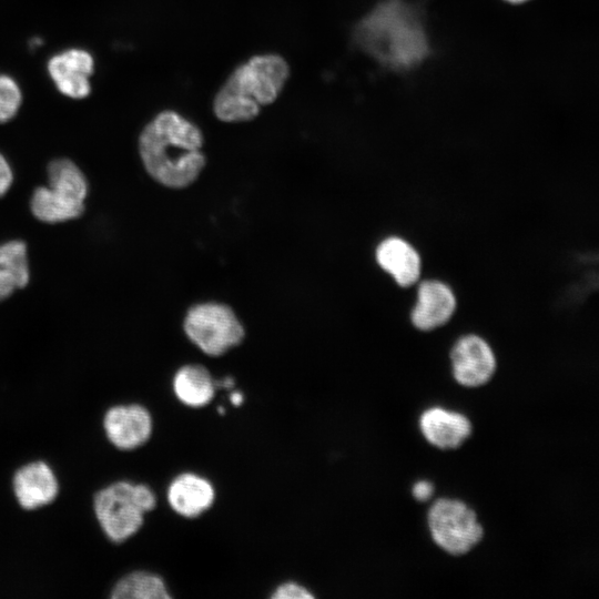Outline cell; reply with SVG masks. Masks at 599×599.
Returning a JSON list of instances; mask_svg holds the SVG:
<instances>
[{
  "mask_svg": "<svg viewBox=\"0 0 599 599\" xmlns=\"http://www.w3.org/2000/svg\"><path fill=\"white\" fill-rule=\"evenodd\" d=\"M12 487L19 505L28 510L49 505L59 493L55 474L41 460L21 466L13 475Z\"/></svg>",
  "mask_w": 599,
  "mask_h": 599,
  "instance_id": "obj_10",
  "label": "cell"
},
{
  "mask_svg": "<svg viewBox=\"0 0 599 599\" xmlns=\"http://www.w3.org/2000/svg\"><path fill=\"white\" fill-rule=\"evenodd\" d=\"M274 599H312L314 595L304 586L288 581L280 585L271 595Z\"/></svg>",
  "mask_w": 599,
  "mask_h": 599,
  "instance_id": "obj_21",
  "label": "cell"
},
{
  "mask_svg": "<svg viewBox=\"0 0 599 599\" xmlns=\"http://www.w3.org/2000/svg\"><path fill=\"white\" fill-rule=\"evenodd\" d=\"M203 133L175 110L158 113L139 138V151L149 174L169 187H185L205 165Z\"/></svg>",
  "mask_w": 599,
  "mask_h": 599,
  "instance_id": "obj_2",
  "label": "cell"
},
{
  "mask_svg": "<svg viewBox=\"0 0 599 599\" xmlns=\"http://www.w3.org/2000/svg\"><path fill=\"white\" fill-rule=\"evenodd\" d=\"M376 260L402 287L410 286L419 278L420 257L417 251L400 237L384 240L376 250Z\"/></svg>",
  "mask_w": 599,
  "mask_h": 599,
  "instance_id": "obj_14",
  "label": "cell"
},
{
  "mask_svg": "<svg viewBox=\"0 0 599 599\" xmlns=\"http://www.w3.org/2000/svg\"><path fill=\"white\" fill-rule=\"evenodd\" d=\"M353 44L392 72H409L433 54L422 1L382 0L352 28Z\"/></svg>",
  "mask_w": 599,
  "mask_h": 599,
  "instance_id": "obj_1",
  "label": "cell"
},
{
  "mask_svg": "<svg viewBox=\"0 0 599 599\" xmlns=\"http://www.w3.org/2000/svg\"><path fill=\"white\" fill-rule=\"evenodd\" d=\"M12 179V170L8 161L0 153V196H2L9 190Z\"/></svg>",
  "mask_w": 599,
  "mask_h": 599,
  "instance_id": "obj_23",
  "label": "cell"
},
{
  "mask_svg": "<svg viewBox=\"0 0 599 599\" xmlns=\"http://www.w3.org/2000/svg\"><path fill=\"white\" fill-rule=\"evenodd\" d=\"M93 69L94 60L83 49H69L53 55L48 62V71L57 89L72 99H83L90 94L89 78Z\"/></svg>",
  "mask_w": 599,
  "mask_h": 599,
  "instance_id": "obj_9",
  "label": "cell"
},
{
  "mask_svg": "<svg viewBox=\"0 0 599 599\" xmlns=\"http://www.w3.org/2000/svg\"><path fill=\"white\" fill-rule=\"evenodd\" d=\"M215 490L204 477L192 473L176 476L167 488L171 508L186 518H195L213 504Z\"/></svg>",
  "mask_w": 599,
  "mask_h": 599,
  "instance_id": "obj_13",
  "label": "cell"
},
{
  "mask_svg": "<svg viewBox=\"0 0 599 599\" xmlns=\"http://www.w3.org/2000/svg\"><path fill=\"white\" fill-rule=\"evenodd\" d=\"M16 288L12 278L0 268V301L7 298Z\"/></svg>",
  "mask_w": 599,
  "mask_h": 599,
  "instance_id": "obj_24",
  "label": "cell"
},
{
  "mask_svg": "<svg viewBox=\"0 0 599 599\" xmlns=\"http://www.w3.org/2000/svg\"><path fill=\"white\" fill-rule=\"evenodd\" d=\"M83 202L63 190L41 186L33 192L31 211L40 221L63 222L80 216L84 210Z\"/></svg>",
  "mask_w": 599,
  "mask_h": 599,
  "instance_id": "obj_15",
  "label": "cell"
},
{
  "mask_svg": "<svg viewBox=\"0 0 599 599\" xmlns=\"http://www.w3.org/2000/svg\"><path fill=\"white\" fill-rule=\"evenodd\" d=\"M177 399L190 407H202L214 397L215 383L209 370L200 365L181 367L173 379Z\"/></svg>",
  "mask_w": 599,
  "mask_h": 599,
  "instance_id": "obj_16",
  "label": "cell"
},
{
  "mask_svg": "<svg viewBox=\"0 0 599 599\" xmlns=\"http://www.w3.org/2000/svg\"><path fill=\"white\" fill-rule=\"evenodd\" d=\"M413 497L417 501L425 502L430 499V497L434 494V486L432 483L427 480H419L414 484L413 489Z\"/></svg>",
  "mask_w": 599,
  "mask_h": 599,
  "instance_id": "obj_22",
  "label": "cell"
},
{
  "mask_svg": "<svg viewBox=\"0 0 599 599\" xmlns=\"http://www.w3.org/2000/svg\"><path fill=\"white\" fill-rule=\"evenodd\" d=\"M419 427L425 439L439 449H456L473 432L467 416L461 413L430 407L419 417Z\"/></svg>",
  "mask_w": 599,
  "mask_h": 599,
  "instance_id": "obj_11",
  "label": "cell"
},
{
  "mask_svg": "<svg viewBox=\"0 0 599 599\" xmlns=\"http://www.w3.org/2000/svg\"><path fill=\"white\" fill-rule=\"evenodd\" d=\"M287 60L276 52L254 54L236 65L212 101L215 118L225 123L252 121L274 103L290 78Z\"/></svg>",
  "mask_w": 599,
  "mask_h": 599,
  "instance_id": "obj_3",
  "label": "cell"
},
{
  "mask_svg": "<svg viewBox=\"0 0 599 599\" xmlns=\"http://www.w3.org/2000/svg\"><path fill=\"white\" fill-rule=\"evenodd\" d=\"M504 1H506L508 3H511V4H521V3H525V2H527L529 0H504Z\"/></svg>",
  "mask_w": 599,
  "mask_h": 599,
  "instance_id": "obj_26",
  "label": "cell"
},
{
  "mask_svg": "<svg viewBox=\"0 0 599 599\" xmlns=\"http://www.w3.org/2000/svg\"><path fill=\"white\" fill-rule=\"evenodd\" d=\"M231 399H232V403H233V404L238 405V404L242 403L243 397H242L241 394L235 393V394L232 395Z\"/></svg>",
  "mask_w": 599,
  "mask_h": 599,
  "instance_id": "obj_25",
  "label": "cell"
},
{
  "mask_svg": "<svg viewBox=\"0 0 599 599\" xmlns=\"http://www.w3.org/2000/svg\"><path fill=\"white\" fill-rule=\"evenodd\" d=\"M0 268L13 281L17 288H22L29 281L27 247L21 241L0 244Z\"/></svg>",
  "mask_w": 599,
  "mask_h": 599,
  "instance_id": "obj_19",
  "label": "cell"
},
{
  "mask_svg": "<svg viewBox=\"0 0 599 599\" xmlns=\"http://www.w3.org/2000/svg\"><path fill=\"white\" fill-rule=\"evenodd\" d=\"M22 102V94L17 82L9 75L0 74V122L11 120Z\"/></svg>",
  "mask_w": 599,
  "mask_h": 599,
  "instance_id": "obj_20",
  "label": "cell"
},
{
  "mask_svg": "<svg viewBox=\"0 0 599 599\" xmlns=\"http://www.w3.org/2000/svg\"><path fill=\"white\" fill-rule=\"evenodd\" d=\"M49 186L63 190L84 201L88 184L81 170L68 159H58L48 166Z\"/></svg>",
  "mask_w": 599,
  "mask_h": 599,
  "instance_id": "obj_18",
  "label": "cell"
},
{
  "mask_svg": "<svg viewBox=\"0 0 599 599\" xmlns=\"http://www.w3.org/2000/svg\"><path fill=\"white\" fill-rule=\"evenodd\" d=\"M155 505L156 497L149 486L128 480L102 488L93 499L100 527L113 542H122L136 534L144 522V514Z\"/></svg>",
  "mask_w": 599,
  "mask_h": 599,
  "instance_id": "obj_4",
  "label": "cell"
},
{
  "mask_svg": "<svg viewBox=\"0 0 599 599\" xmlns=\"http://www.w3.org/2000/svg\"><path fill=\"white\" fill-rule=\"evenodd\" d=\"M114 599H169L164 580L149 571H134L122 577L112 588Z\"/></svg>",
  "mask_w": 599,
  "mask_h": 599,
  "instance_id": "obj_17",
  "label": "cell"
},
{
  "mask_svg": "<svg viewBox=\"0 0 599 599\" xmlns=\"http://www.w3.org/2000/svg\"><path fill=\"white\" fill-rule=\"evenodd\" d=\"M456 308L451 290L443 282L424 281L417 292V302L410 318L420 331H432L446 324Z\"/></svg>",
  "mask_w": 599,
  "mask_h": 599,
  "instance_id": "obj_12",
  "label": "cell"
},
{
  "mask_svg": "<svg viewBox=\"0 0 599 599\" xmlns=\"http://www.w3.org/2000/svg\"><path fill=\"white\" fill-rule=\"evenodd\" d=\"M453 375L466 387L488 383L496 370V358L490 346L481 337L470 334L459 338L450 352Z\"/></svg>",
  "mask_w": 599,
  "mask_h": 599,
  "instance_id": "obj_7",
  "label": "cell"
},
{
  "mask_svg": "<svg viewBox=\"0 0 599 599\" xmlns=\"http://www.w3.org/2000/svg\"><path fill=\"white\" fill-rule=\"evenodd\" d=\"M184 331L201 351L211 356L224 354L244 337L243 326L233 311L217 303L193 306L184 319Z\"/></svg>",
  "mask_w": 599,
  "mask_h": 599,
  "instance_id": "obj_6",
  "label": "cell"
},
{
  "mask_svg": "<svg viewBox=\"0 0 599 599\" xmlns=\"http://www.w3.org/2000/svg\"><path fill=\"white\" fill-rule=\"evenodd\" d=\"M108 439L119 449L130 450L145 444L152 434V417L139 405H116L103 418Z\"/></svg>",
  "mask_w": 599,
  "mask_h": 599,
  "instance_id": "obj_8",
  "label": "cell"
},
{
  "mask_svg": "<svg viewBox=\"0 0 599 599\" xmlns=\"http://www.w3.org/2000/svg\"><path fill=\"white\" fill-rule=\"evenodd\" d=\"M427 522L435 544L453 556L469 552L484 536L475 510L458 499L443 497L434 501Z\"/></svg>",
  "mask_w": 599,
  "mask_h": 599,
  "instance_id": "obj_5",
  "label": "cell"
}]
</instances>
